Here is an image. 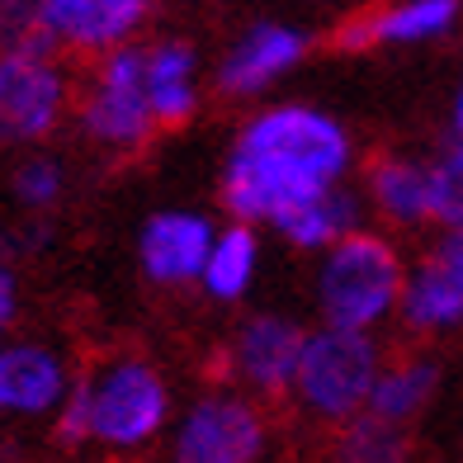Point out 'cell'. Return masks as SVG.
<instances>
[{"mask_svg": "<svg viewBox=\"0 0 463 463\" xmlns=\"http://www.w3.org/2000/svg\"><path fill=\"white\" fill-rule=\"evenodd\" d=\"M350 133L322 109L279 104L246 123L222 171V208L237 222H269L307 194L341 184L350 171Z\"/></svg>", "mask_w": 463, "mask_h": 463, "instance_id": "1", "label": "cell"}, {"mask_svg": "<svg viewBox=\"0 0 463 463\" xmlns=\"http://www.w3.org/2000/svg\"><path fill=\"white\" fill-rule=\"evenodd\" d=\"M165 416H171V388H165L161 369L142 354H104L76 373L67 402L52 420L67 449L99 445L133 454L165 430Z\"/></svg>", "mask_w": 463, "mask_h": 463, "instance_id": "2", "label": "cell"}, {"mask_svg": "<svg viewBox=\"0 0 463 463\" xmlns=\"http://www.w3.org/2000/svg\"><path fill=\"white\" fill-rule=\"evenodd\" d=\"M402 284H407V265L397 256V246L354 227L322 250L312 293H317V307L331 326L373 331L402 303Z\"/></svg>", "mask_w": 463, "mask_h": 463, "instance_id": "3", "label": "cell"}, {"mask_svg": "<svg viewBox=\"0 0 463 463\" xmlns=\"http://www.w3.org/2000/svg\"><path fill=\"white\" fill-rule=\"evenodd\" d=\"M378 373H383V350L373 335L326 322L322 331H307L288 397L317 426H345L369 407Z\"/></svg>", "mask_w": 463, "mask_h": 463, "instance_id": "4", "label": "cell"}, {"mask_svg": "<svg viewBox=\"0 0 463 463\" xmlns=\"http://www.w3.org/2000/svg\"><path fill=\"white\" fill-rule=\"evenodd\" d=\"M142 61H146L142 43H118L109 52H99L86 86H76V123L86 133V142H95L99 152L133 156L161 128L152 95H146Z\"/></svg>", "mask_w": 463, "mask_h": 463, "instance_id": "5", "label": "cell"}, {"mask_svg": "<svg viewBox=\"0 0 463 463\" xmlns=\"http://www.w3.org/2000/svg\"><path fill=\"white\" fill-rule=\"evenodd\" d=\"M76 114V80L61 52L0 57V146H43Z\"/></svg>", "mask_w": 463, "mask_h": 463, "instance_id": "6", "label": "cell"}, {"mask_svg": "<svg viewBox=\"0 0 463 463\" xmlns=\"http://www.w3.org/2000/svg\"><path fill=\"white\" fill-rule=\"evenodd\" d=\"M269 445V426L260 407L241 392H213L199 397L180 416L171 458L180 463H256Z\"/></svg>", "mask_w": 463, "mask_h": 463, "instance_id": "7", "label": "cell"}, {"mask_svg": "<svg viewBox=\"0 0 463 463\" xmlns=\"http://www.w3.org/2000/svg\"><path fill=\"white\" fill-rule=\"evenodd\" d=\"M397 312L416 335L463 326V227H445L439 241H430L426 256L407 269Z\"/></svg>", "mask_w": 463, "mask_h": 463, "instance_id": "8", "label": "cell"}, {"mask_svg": "<svg viewBox=\"0 0 463 463\" xmlns=\"http://www.w3.org/2000/svg\"><path fill=\"white\" fill-rule=\"evenodd\" d=\"M76 383L71 360L48 341L0 345V420H48Z\"/></svg>", "mask_w": 463, "mask_h": 463, "instance_id": "9", "label": "cell"}, {"mask_svg": "<svg viewBox=\"0 0 463 463\" xmlns=\"http://www.w3.org/2000/svg\"><path fill=\"white\" fill-rule=\"evenodd\" d=\"M218 227L203 213H189V208H165L152 213L137 232V265L142 275L156 288H180L194 284L208 265V250H213Z\"/></svg>", "mask_w": 463, "mask_h": 463, "instance_id": "10", "label": "cell"}, {"mask_svg": "<svg viewBox=\"0 0 463 463\" xmlns=\"http://www.w3.org/2000/svg\"><path fill=\"white\" fill-rule=\"evenodd\" d=\"M307 331L293 317H250L232 341V378L256 397H284L303 360Z\"/></svg>", "mask_w": 463, "mask_h": 463, "instance_id": "11", "label": "cell"}, {"mask_svg": "<svg viewBox=\"0 0 463 463\" xmlns=\"http://www.w3.org/2000/svg\"><path fill=\"white\" fill-rule=\"evenodd\" d=\"M152 10L156 0H48V24L61 52L99 57L118 43H133Z\"/></svg>", "mask_w": 463, "mask_h": 463, "instance_id": "12", "label": "cell"}, {"mask_svg": "<svg viewBox=\"0 0 463 463\" xmlns=\"http://www.w3.org/2000/svg\"><path fill=\"white\" fill-rule=\"evenodd\" d=\"M458 24V0H402V5H369L354 10L331 33V48L360 52L373 43H430Z\"/></svg>", "mask_w": 463, "mask_h": 463, "instance_id": "13", "label": "cell"}, {"mask_svg": "<svg viewBox=\"0 0 463 463\" xmlns=\"http://www.w3.org/2000/svg\"><path fill=\"white\" fill-rule=\"evenodd\" d=\"M307 52V33L288 29V24H256L246 29L237 43L227 48V57L218 61V90L227 99L256 95L269 80H279L288 67H298Z\"/></svg>", "mask_w": 463, "mask_h": 463, "instance_id": "14", "label": "cell"}, {"mask_svg": "<svg viewBox=\"0 0 463 463\" xmlns=\"http://www.w3.org/2000/svg\"><path fill=\"white\" fill-rule=\"evenodd\" d=\"M146 61V95L161 128H180L199 109V52L184 38H161V43H142Z\"/></svg>", "mask_w": 463, "mask_h": 463, "instance_id": "15", "label": "cell"}, {"mask_svg": "<svg viewBox=\"0 0 463 463\" xmlns=\"http://www.w3.org/2000/svg\"><path fill=\"white\" fill-rule=\"evenodd\" d=\"M369 199L397 227H426L435 222L430 203V165L411 156H378L369 165Z\"/></svg>", "mask_w": 463, "mask_h": 463, "instance_id": "16", "label": "cell"}, {"mask_svg": "<svg viewBox=\"0 0 463 463\" xmlns=\"http://www.w3.org/2000/svg\"><path fill=\"white\" fill-rule=\"evenodd\" d=\"M354 227H360V199L341 184L298 199L293 208H284V213L275 218V232L298 250H326L331 241H341Z\"/></svg>", "mask_w": 463, "mask_h": 463, "instance_id": "17", "label": "cell"}, {"mask_svg": "<svg viewBox=\"0 0 463 463\" xmlns=\"http://www.w3.org/2000/svg\"><path fill=\"white\" fill-rule=\"evenodd\" d=\"M256 265H260V241H256V222H237L222 227L213 237V250H208V265L199 284L208 288V298L232 303L256 284Z\"/></svg>", "mask_w": 463, "mask_h": 463, "instance_id": "18", "label": "cell"}, {"mask_svg": "<svg viewBox=\"0 0 463 463\" xmlns=\"http://www.w3.org/2000/svg\"><path fill=\"white\" fill-rule=\"evenodd\" d=\"M435 383H439V364L430 360V354H407V360H397V364H388L383 373H378L369 411L383 416V420H397V426H407V420L430 402Z\"/></svg>", "mask_w": 463, "mask_h": 463, "instance_id": "19", "label": "cell"}, {"mask_svg": "<svg viewBox=\"0 0 463 463\" xmlns=\"http://www.w3.org/2000/svg\"><path fill=\"white\" fill-rule=\"evenodd\" d=\"M5 189H10V203L19 213L43 218L52 208H61V199H67V189H71L67 161L52 156V152H38V146H24V156L10 165Z\"/></svg>", "mask_w": 463, "mask_h": 463, "instance_id": "20", "label": "cell"}, {"mask_svg": "<svg viewBox=\"0 0 463 463\" xmlns=\"http://www.w3.org/2000/svg\"><path fill=\"white\" fill-rule=\"evenodd\" d=\"M335 454L341 458H354V463H392L407 454V435L397 420H383L373 416L369 407L360 416H350L341 426V439H335Z\"/></svg>", "mask_w": 463, "mask_h": 463, "instance_id": "21", "label": "cell"}, {"mask_svg": "<svg viewBox=\"0 0 463 463\" xmlns=\"http://www.w3.org/2000/svg\"><path fill=\"white\" fill-rule=\"evenodd\" d=\"M5 52H61L48 24V0H0V57Z\"/></svg>", "mask_w": 463, "mask_h": 463, "instance_id": "22", "label": "cell"}, {"mask_svg": "<svg viewBox=\"0 0 463 463\" xmlns=\"http://www.w3.org/2000/svg\"><path fill=\"white\" fill-rule=\"evenodd\" d=\"M430 203L439 227H463V137L430 161Z\"/></svg>", "mask_w": 463, "mask_h": 463, "instance_id": "23", "label": "cell"}, {"mask_svg": "<svg viewBox=\"0 0 463 463\" xmlns=\"http://www.w3.org/2000/svg\"><path fill=\"white\" fill-rule=\"evenodd\" d=\"M24 312V284H19V269L10 256H0V345L10 341V331Z\"/></svg>", "mask_w": 463, "mask_h": 463, "instance_id": "24", "label": "cell"}, {"mask_svg": "<svg viewBox=\"0 0 463 463\" xmlns=\"http://www.w3.org/2000/svg\"><path fill=\"white\" fill-rule=\"evenodd\" d=\"M454 128L463 137V80H458V95H454Z\"/></svg>", "mask_w": 463, "mask_h": 463, "instance_id": "25", "label": "cell"}]
</instances>
